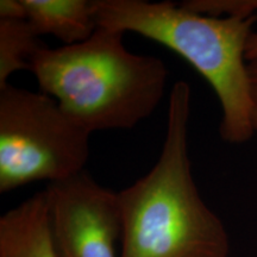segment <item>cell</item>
Here are the masks:
<instances>
[{
	"label": "cell",
	"mask_w": 257,
	"mask_h": 257,
	"mask_svg": "<svg viewBox=\"0 0 257 257\" xmlns=\"http://www.w3.org/2000/svg\"><path fill=\"white\" fill-rule=\"evenodd\" d=\"M27 21L38 36H53L63 46L87 41L98 29L95 0H23Z\"/></svg>",
	"instance_id": "cell-7"
},
{
	"label": "cell",
	"mask_w": 257,
	"mask_h": 257,
	"mask_svg": "<svg viewBox=\"0 0 257 257\" xmlns=\"http://www.w3.org/2000/svg\"><path fill=\"white\" fill-rule=\"evenodd\" d=\"M51 238L59 257H119L118 193L83 170L44 189Z\"/></svg>",
	"instance_id": "cell-5"
},
{
	"label": "cell",
	"mask_w": 257,
	"mask_h": 257,
	"mask_svg": "<svg viewBox=\"0 0 257 257\" xmlns=\"http://www.w3.org/2000/svg\"><path fill=\"white\" fill-rule=\"evenodd\" d=\"M0 19L25 21L27 10L23 0H2L0 2Z\"/></svg>",
	"instance_id": "cell-10"
},
{
	"label": "cell",
	"mask_w": 257,
	"mask_h": 257,
	"mask_svg": "<svg viewBox=\"0 0 257 257\" xmlns=\"http://www.w3.org/2000/svg\"><path fill=\"white\" fill-rule=\"evenodd\" d=\"M245 57L246 61L253 60L257 57V31H253L252 34L250 35L248 43H246Z\"/></svg>",
	"instance_id": "cell-12"
},
{
	"label": "cell",
	"mask_w": 257,
	"mask_h": 257,
	"mask_svg": "<svg viewBox=\"0 0 257 257\" xmlns=\"http://www.w3.org/2000/svg\"><path fill=\"white\" fill-rule=\"evenodd\" d=\"M188 82L170 89L166 136L153 168L118 193L119 257H229L230 240L219 217L202 200L192 175Z\"/></svg>",
	"instance_id": "cell-1"
},
{
	"label": "cell",
	"mask_w": 257,
	"mask_h": 257,
	"mask_svg": "<svg viewBox=\"0 0 257 257\" xmlns=\"http://www.w3.org/2000/svg\"><path fill=\"white\" fill-rule=\"evenodd\" d=\"M89 137L50 95L11 83L0 87V193L83 172Z\"/></svg>",
	"instance_id": "cell-4"
},
{
	"label": "cell",
	"mask_w": 257,
	"mask_h": 257,
	"mask_svg": "<svg viewBox=\"0 0 257 257\" xmlns=\"http://www.w3.org/2000/svg\"><path fill=\"white\" fill-rule=\"evenodd\" d=\"M0 257H59L51 238L44 191L0 217Z\"/></svg>",
	"instance_id": "cell-6"
},
{
	"label": "cell",
	"mask_w": 257,
	"mask_h": 257,
	"mask_svg": "<svg viewBox=\"0 0 257 257\" xmlns=\"http://www.w3.org/2000/svg\"><path fill=\"white\" fill-rule=\"evenodd\" d=\"M44 47L27 19H0V87L8 85L15 73L30 70L31 60Z\"/></svg>",
	"instance_id": "cell-8"
},
{
	"label": "cell",
	"mask_w": 257,
	"mask_h": 257,
	"mask_svg": "<svg viewBox=\"0 0 257 257\" xmlns=\"http://www.w3.org/2000/svg\"><path fill=\"white\" fill-rule=\"evenodd\" d=\"M248 76L250 87V100H251V124L257 133V57L248 61Z\"/></svg>",
	"instance_id": "cell-11"
},
{
	"label": "cell",
	"mask_w": 257,
	"mask_h": 257,
	"mask_svg": "<svg viewBox=\"0 0 257 257\" xmlns=\"http://www.w3.org/2000/svg\"><path fill=\"white\" fill-rule=\"evenodd\" d=\"M30 72L41 92L91 135L130 130L150 117L169 76L162 59L131 53L124 32L101 27L82 43L42 48Z\"/></svg>",
	"instance_id": "cell-2"
},
{
	"label": "cell",
	"mask_w": 257,
	"mask_h": 257,
	"mask_svg": "<svg viewBox=\"0 0 257 257\" xmlns=\"http://www.w3.org/2000/svg\"><path fill=\"white\" fill-rule=\"evenodd\" d=\"M185 8L213 17H251L257 16V0H187Z\"/></svg>",
	"instance_id": "cell-9"
},
{
	"label": "cell",
	"mask_w": 257,
	"mask_h": 257,
	"mask_svg": "<svg viewBox=\"0 0 257 257\" xmlns=\"http://www.w3.org/2000/svg\"><path fill=\"white\" fill-rule=\"evenodd\" d=\"M98 27L141 35L187 61L213 88L221 106L219 134L231 144L251 140L246 43L257 16L213 17L172 2L95 0Z\"/></svg>",
	"instance_id": "cell-3"
}]
</instances>
